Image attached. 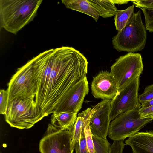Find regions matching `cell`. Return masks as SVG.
I'll return each mask as SVG.
<instances>
[{"label":"cell","instance_id":"cell-23","mask_svg":"<svg viewBox=\"0 0 153 153\" xmlns=\"http://www.w3.org/2000/svg\"><path fill=\"white\" fill-rule=\"evenodd\" d=\"M9 94L8 90H0V113L5 114L8 106Z\"/></svg>","mask_w":153,"mask_h":153},{"label":"cell","instance_id":"cell-9","mask_svg":"<svg viewBox=\"0 0 153 153\" xmlns=\"http://www.w3.org/2000/svg\"><path fill=\"white\" fill-rule=\"evenodd\" d=\"M139 79V76L133 80L112 100L110 121L119 114L141 105L138 100Z\"/></svg>","mask_w":153,"mask_h":153},{"label":"cell","instance_id":"cell-10","mask_svg":"<svg viewBox=\"0 0 153 153\" xmlns=\"http://www.w3.org/2000/svg\"><path fill=\"white\" fill-rule=\"evenodd\" d=\"M112 100H103L91 109L89 126L92 134L107 139Z\"/></svg>","mask_w":153,"mask_h":153},{"label":"cell","instance_id":"cell-6","mask_svg":"<svg viewBox=\"0 0 153 153\" xmlns=\"http://www.w3.org/2000/svg\"><path fill=\"white\" fill-rule=\"evenodd\" d=\"M143 67L141 55L138 53H128L116 59L110 72L116 79L118 92L140 76Z\"/></svg>","mask_w":153,"mask_h":153},{"label":"cell","instance_id":"cell-22","mask_svg":"<svg viewBox=\"0 0 153 153\" xmlns=\"http://www.w3.org/2000/svg\"><path fill=\"white\" fill-rule=\"evenodd\" d=\"M89 123L90 122L87 124L84 128V134L88 153H94L92 134Z\"/></svg>","mask_w":153,"mask_h":153},{"label":"cell","instance_id":"cell-27","mask_svg":"<svg viewBox=\"0 0 153 153\" xmlns=\"http://www.w3.org/2000/svg\"><path fill=\"white\" fill-rule=\"evenodd\" d=\"M139 114L141 118H149L153 119V105L139 109Z\"/></svg>","mask_w":153,"mask_h":153},{"label":"cell","instance_id":"cell-1","mask_svg":"<svg viewBox=\"0 0 153 153\" xmlns=\"http://www.w3.org/2000/svg\"><path fill=\"white\" fill-rule=\"evenodd\" d=\"M30 60L36 87L34 100L45 116L58 112L68 92L88 73L86 58L72 47L48 50Z\"/></svg>","mask_w":153,"mask_h":153},{"label":"cell","instance_id":"cell-19","mask_svg":"<svg viewBox=\"0 0 153 153\" xmlns=\"http://www.w3.org/2000/svg\"><path fill=\"white\" fill-rule=\"evenodd\" d=\"M92 137L94 153H109L111 145L107 139L92 134Z\"/></svg>","mask_w":153,"mask_h":153},{"label":"cell","instance_id":"cell-18","mask_svg":"<svg viewBox=\"0 0 153 153\" xmlns=\"http://www.w3.org/2000/svg\"><path fill=\"white\" fill-rule=\"evenodd\" d=\"M133 4L123 10H117L114 17V24L116 30L119 31L124 28L134 13Z\"/></svg>","mask_w":153,"mask_h":153},{"label":"cell","instance_id":"cell-16","mask_svg":"<svg viewBox=\"0 0 153 153\" xmlns=\"http://www.w3.org/2000/svg\"><path fill=\"white\" fill-rule=\"evenodd\" d=\"M77 117L76 114L66 112H56L51 116V124L61 129L71 131Z\"/></svg>","mask_w":153,"mask_h":153},{"label":"cell","instance_id":"cell-21","mask_svg":"<svg viewBox=\"0 0 153 153\" xmlns=\"http://www.w3.org/2000/svg\"><path fill=\"white\" fill-rule=\"evenodd\" d=\"M153 100V84L146 87L142 94L138 95L139 102L141 104Z\"/></svg>","mask_w":153,"mask_h":153},{"label":"cell","instance_id":"cell-20","mask_svg":"<svg viewBox=\"0 0 153 153\" xmlns=\"http://www.w3.org/2000/svg\"><path fill=\"white\" fill-rule=\"evenodd\" d=\"M145 19V26L147 30L153 32V9L141 8Z\"/></svg>","mask_w":153,"mask_h":153},{"label":"cell","instance_id":"cell-11","mask_svg":"<svg viewBox=\"0 0 153 153\" xmlns=\"http://www.w3.org/2000/svg\"><path fill=\"white\" fill-rule=\"evenodd\" d=\"M91 89L94 98L103 100H112L118 93L115 77L110 72L105 71L101 72L93 77Z\"/></svg>","mask_w":153,"mask_h":153},{"label":"cell","instance_id":"cell-14","mask_svg":"<svg viewBox=\"0 0 153 153\" xmlns=\"http://www.w3.org/2000/svg\"><path fill=\"white\" fill-rule=\"evenodd\" d=\"M91 109V108H88L79 114L76 121L70 131L72 147L73 149L75 143L80 140L85 126L90 122Z\"/></svg>","mask_w":153,"mask_h":153},{"label":"cell","instance_id":"cell-25","mask_svg":"<svg viewBox=\"0 0 153 153\" xmlns=\"http://www.w3.org/2000/svg\"><path fill=\"white\" fill-rule=\"evenodd\" d=\"M124 140L114 141L111 145L109 153H123L125 145Z\"/></svg>","mask_w":153,"mask_h":153},{"label":"cell","instance_id":"cell-4","mask_svg":"<svg viewBox=\"0 0 153 153\" xmlns=\"http://www.w3.org/2000/svg\"><path fill=\"white\" fill-rule=\"evenodd\" d=\"M45 116L34 100L17 98L8 101L5 120L12 127L29 129Z\"/></svg>","mask_w":153,"mask_h":153},{"label":"cell","instance_id":"cell-26","mask_svg":"<svg viewBox=\"0 0 153 153\" xmlns=\"http://www.w3.org/2000/svg\"><path fill=\"white\" fill-rule=\"evenodd\" d=\"M135 7L140 8L153 9V0L131 1Z\"/></svg>","mask_w":153,"mask_h":153},{"label":"cell","instance_id":"cell-7","mask_svg":"<svg viewBox=\"0 0 153 153\" xmlns=\"http://www.w3.org/2000/svg\"><path fill=\"white\" fill-rule=\"evenodd\" d=\"M8 101L17 98L34 100L36 87L30 60L19 68L8 83Z\"/></svg>","mask_w":153,"mask_h":153},{"label":"cell","instance_id":"cell-28","mask_svg":"<svg viewBox=\"0 0 153 153\" xmlns=\"http://www.w3.org/2000/svg\"><path fill=\"white\" fill-rule=\"evenodd\" d=\"M113 1L115 4L121 5L124 4H126L130 1L129 0H112Z\"/></svg>","mask_w":153,"mask_h":153},{"label":"cell","instance_id":"cell-3","mask_svg":"<svg viewBox=\"0 0 153 153\" xmlns=\"http://www.w3.org/2000/svg\"><path fill=\"white\" fill-rule=\"evenodd\" d=\"M139 10L133 13L127 25L112 39L113 48L119 52L134 53L143 50L147 39L146 29Z\"/></svg>","mask_w":153,"mask_h":153},{"label":"cell","instance_id":"cell-29","mask_svg":"<svg viewBox=\"0 0 153 153\" xmlns=\"http://www.w3.org/2000/svg\"><path fill=\"white\" fill-rule=\"evenodd\" d=\"M152 105H153V100L141 104V108H145Z\"/></svg>","mask_w":153,"mask_h":153},{"label":"cell","instance_id":"cell-8","mask_svg":"<svg viewBox=\"0 0 153 153\" xmlns=\"http://www.w3.org/2000/svg\"><path fill=\"white\" fill-rule=\"evenodd\" d=\"M70 130H62L49 124L46 133L40 140L41 153H73Z\"/></svg>","mask_w":153,"mask_h":153},{"label":"cell","instance_id":"cell-5","mask_svg":"<svg viewBox=\"0 0 153 153\" xmlns=\"http://www.w3.org/2000/svg\"><path fill=\"white\" fill-rule=\"evenodd\" d=\"M141 105L117 116L110 123L108 135L114 141L124 140L134 135L153 119L141 118L139 110Z\"/></svg>","mask_w":153,"mask_h":153},{"label":"cell","instance_id":"cell-2","mask_svg":"<svg viewBox=\"0 0 153 153\" xmlns=\"http://www.w3.org/2000/svg\"><path fill=\"white\" fill-rule=\"evenodd\" d=\"M42 1L0 0V28L16 34L33 20Z\"/></svg>","mask_w":153,"mask_h":153},{"label":"cell","instance_id":"cell-12","mask_svg":"<svg viewBox=\"0 0 153 153\" xmlns=\"http://www.w3.org/2000/svg\"><path fill=\"white\" fill-rule=\"evenodd\" d=\"M88 92V84L86 76L68 92L58 112H66L77 114L82 108L85 97Z\"/></svg>","mask_w":153,"mask_h":153},{"label":"cell","instance_id":"cell-17","mask_svg":"<svg viewBox=\"0 0 153 153\" xmlns=\"http://www.w3.org/2000/svg\"><path fill=\"white\" fill-rule=\"evenodd\" d=\"M97 11L99 15L103 18L115 15L118 10L112 0H88Z\"/></svg>","mask_w":153,"mask_h":153},{"label":"cell","instance_id":"cell-13","mask_svg":"<svg viewBox=\"0 0 153 153\" xmlns=\"http://www.w3.org/2000/svg\"><path fill=\"white\" fill-rule=\"evenodd\" d=\"M125 144L131 147L132 153H153V131L138 132L128 137Z\"/></svg>","mask_w":153,"mask_h":153},{"label":"cell","instance_id":"cell-24","mask_svg":"<svg viewBox=\"0 0 153 153\" xmlns=\"http://www.w3.org/2000/svg\"><path fill=\"white\" fill-rule=\"evenodd\" d=\"M74 149L76 153H88L84 131L80 140L75 144Z\"/></svg>","mask_w":153,"mask_h":153},{"label":"cell","instance_id":"cell-15","mask_svg":"<svg viewBox=\"0 0 153 153\" xmlns=\"http://www.w3.org/2000/svg\"><path fill=\"white\" fill-rule=\"evenodd\" d=\"M61 1L66 8L88 15L96 22L99 18L97 11L88 0H64Z\"/></svg>","mask_w":153,"mask_h":153}]
</instances>
